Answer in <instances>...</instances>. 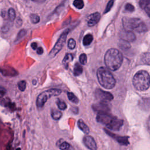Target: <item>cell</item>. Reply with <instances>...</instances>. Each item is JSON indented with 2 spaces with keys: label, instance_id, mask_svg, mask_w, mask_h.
Here are the masks:
<instances>
[{
  "label": "cell",
  "instance_id": "obj_1",
  "mask_svg": "<svg viewBox=\"0 0 150 150\" xmlns=\"http://www.w3.org/2000/svg\"><path fill=\"white\" fill-rule=\"evenodd\" d=\"M122 61V54L117 49H110L105 54L104 62L105 66L112 71L117 70L121 67Z\"/></svg>",
  "mask_w": 150,
  "mask_h": 150
},
{
  "label": "cell",
  "instance_id": "obj_2",
  "mask_svg": "<svg viewBox=\"0 0 150 150\" xmlns=\"http://www.w3.org/2000/svg\"><path fill=\"white\" fill-rule=\"evenodd\" d=\"M96 120L98 122L105 125L108 129L112 131H118L124 124L122 120L118 119L108 112L98 113Z\"/></svg>",
  "mask_w": 150,
  "mask_h": 150
},
{
  "label": "cell",
  "instance_id": "obj_3",
  "mask_svg": "<svg viewBox=\"0 0 150 150\" xmlns=\"http://www.w3.org/2000/svg\"><path fill=\"white\" fill-rule=\"evenodd\" d=\"M97 77L99 83L102 87L107 89H111L115 85V79L111 73L104 67L98 69Z\"/></svg>",
  "mask_w": 150,
  "mask_h": 150
},
{
  "label": "cell",
  "instance_id": "obj_4",
  "mask_svg": "<svg viewBox=\"0 0 150 150\" xmlns=\"http://www.w3.org/2000/svg\"><path fill=\"white\" fill-rule=\"evenodd\" d=\"M135 88L138 91H145L150 86V76L145 70H139L135 73L132 79Z\"/></svg>",
  "mask_w": 150,
  "mask_h": 150
},
{
  "label": "cell",
  "instance_id": "obj_5",
  "mask_svg": "<svg viewBox=\"0 0 150 150\" xmlns=\"http://www.w3.org/2000/svg\"><path fill=\"white\" fill-rule=\"evenodd\" d=\"M122 25L126 30H135L141 33L146 31L147 28L145 24L139 18L124 17L122 18Z\"/></svg>",
  "mask_w": 150,
  "mask_h": 150
},
{
  "label": "cell",
  "instance_id": "obj_6",
  "mask_svg": "<svg viewBox=\"0 0 150 150\" xmlns=\"http://www.w3.org/2000/svg\"><path fill=\"white\" fill-rule=\"evenodd\" d=\"M62 90L57 88H51L41 93L37 97L36 106L39 108H42L47 100L52 96H57L61 94Z\"/></svg>",
  "mask_w": 150,
  "mask_h": 150
},
{
  "label": "cell",
  "instance_id": "obj_7",
  "mask_svg": "<svg viewBox=\"0 0 150 150\" xmlns=\"http://www.w3.org/2000/svg\"><path fill=\"white\" fill-rule=\"evenodd\" d=\"M68 33H69V30L68 29L66 30L64 32H63L62 33V34L60 35V36L58 39L57 42L54 45V47L50 50V52L49 54L50 57H54L62 49V48H63V46L65 43L66 38H67V35Z\"/></svg>",
  "mask_w": 150,
  "mask_h": 150
},
{
  "label": "cell",
  "instance_id": "obj_8",
  "mask_svg": "<svg viewBox=\"0 0 150 150\" xmlns=\"http://www.w3.org/2000/svg\"><path fill=\"white\" fill-rule=\"evenodd\" d=\"M95 96L97 99L100 100V101L105 103L111 101L114 98L111 93L106 91H104L100 88H97L96 90Z\"/></svg>",
  "mask_w": 150,
  "mask_h": 150
},
{
  "label": "cell",
  "instance_id": "obj_9",
  "mask_svg": "<svg viewBox=\"0 0 150 150\" xmlns=\"http://www.w3.org/2000/svg\"><path fill=\"white\" fill-rule=\"evenodd\" d=\"M120 36L121 39L124 40L128 42H134L136 39L135 34L131 30H126L125 29L120 32Z\"/></svg>",
  "mask_w": 150,
  "mask_h": 150
},
{
  "label": "cell",
  "instance_id": "obj_10",
  "mask_svg": "<svg viewBox=\"0 0 150 150\" xmlns=\"http://www.w3.org/2000/svg\"><path fill=\"white\" fill-rule=\"evenodd\" d=\"M93 109L97 113L108 112L110 111L109 107L107 103L100 101V103L94 104L92 105Z\"/></svg>",
  "mask_w": 150,
  "mask_h": 150
},
{
  "label": "cell",
  "instance_id": "obj_11",
  "mask_svg": "<svg viewBox=\"0 0 150 150\" xmlns=\"http://www.w3.org/2000/svg\"><path fill=\"white\" fill-rule=\"evenodd\" d=\"M105 132L108 134L111 137L115 139L119 144L122 145H127L129 144V141H128V137H121V136H118L115 134H114L113 133L111 132L110 131H107V129H104Z\"/></svg>",
  "mask_w": 150,
  "mask_h": 150
},
{
  "label": "cell",
  "instance_id": "obj_12",
  "mask_svg": "<svg viewBox=\"0 0 150 150\" xmlns=\"http://www.w3.org/2000/svg\"><path fill=\"white\" fill-rule=\"evenodd\" d=\"M83 143L90 149L96 150L97 148L96 142L91 136H85L83 138Z\"/></svg>",
  "mask_w": 150,
  "mask_h": 150
},
{
  "label": "cell",
  "instance_id": "obj_13",
  "mask_svg": "<svg viewBox=\"0 0 150 150\" xmlns=\"http://www.w3.org/2000/svg\"><path fill=\"white\" fill-rule=\"evenodd\" d=\"M101 18L98 12H95L88 16L87 19V24L89 26H93L98 22Z\"/></svg>",
  "mask_w": 150,
  "mask_h": 150
},
{
  "label": "cell",
  "instance_id": "obj_14",
  "mask_svg": "<svg viewBox=\"0 0 150 150\" xmlns=\"http://www.w3.org/2000/svg\"><path fill=\"white\" fill-rule=\"evenodd\" d=\"M0 72L6 76H17L18 72L12 67H4L0 68Z\"/></svg>",
  "mask_w": 150,
  "mask_h": 150
},
{
  "label": "cell",
  "instance_id": "obj_15",
  "mask_svg": "<svg viewBox=\"0 0 150 150\" xmlns=\"http://www.w3.org/2000/svg\"><path fill=\"white\" fill-rule=\"evenodd\" d=\"M77 125L79 128L85 134H87L89 133V128L88 126L84 123V122L82 120H79L77 121Z\"/></svg>",
  "mask_w": 150,
  "mask_h": 150
},
{
  "label": "cell",
  "instance_id": "obj_16",
  "mask_svg": "<svg viewBox=\"0 0 150 150\" xmlns=\"http://www.w3.org/2000/svg\"><path fill=\"white\" fill-rule=\"evenodd\" d=\"M83 73V67L82 66L78 63H76L73 69V74L74 76H77L80 75Z\"/></svg>",
  "mask_w": 150,
  "mask_h": 150
},
{
  "label": "cell",
  "instance_id": "obj_17",
  "mask_svg": "<svg viewBox=\"0 0 150 150\" xmlns=\"http://www.w3.org/2000/svg\"><path fill=\"white\" fill-rule=\"evenodd\" d=\"M93 35L91 34H87L84 36L83 39V43L84 46L89 45L93 41Z\"/></svg>",
  "mask_w": 150,
  "mask_h": 150
},
{
  "label": "cell",
  "instance_id": "obj_18",
  "mask_svg": "<svg viewBox=\"0 0 150 150\" xmlns=\"http://www.w3.org/2000/svg\"><path fill=\"white\" fill-rule=\"evenodd\" d=\"M141 60L146 64L150 65V52H146L142 54Z\"/></svg>",
  "mask_w": 150,
  "mask_h": 150
},
{
  "label": "cell",
  "instance_id": "obj_19",
  "mask_svg": "<svg viewBox=\"0 0 150 150\" xmlns=\"http://www.w3.org/2000/svg\"><path fill=\"white\" fill-rule=\"evenodd\" d=\"M51 115L53 119L55 120H59L62 116V113L61 111L57 110H53L51 112Z\"/></svg>",
  "mask_w": 150,
  "mask_h": 150
},
{
  "label": "cell",
  "instance_id": "obj_20",
  "mask_svg": "<svg viewBox=\"0 0 150 150\" xmlns=\"http://www.w3.org/2000/svg\"><path fill=\"white\" fill-rule=\"evenodd\" d=\"M73 59V55L70 53H67L64 59H63V64L64 65V66H67L68 63L69 62H70L71 61H72Z\"/></svg>",
  "mask_w": 150,
  "mask_h": 150
},
{
  "label": "cell",
  "instance_id": "obj_21",
  "mask_svg": "<svg viewBox=\"0 0 150 150\" xmlns=\"http://www.w3.org/2000/svg\"><path fill=\"white\" fill-rule=\"evenodd\" d=\"M67 97L70 101H71L75 104H77L79 101V98L73 93H72L71 92L67 93Z\"/></svg>",
  "mask_w": 150,
  "mask_h": 150
},
{
  "label": "cell",
  "instance_id": "obj_22",
  "mask_svg": "<svg viewBox=\"0 0 150 150\" xmlns=\"http://www.w3.org/2000/svg\"><path fill=\"white\" fill-rule=\"evenodd\" d=\"M119 46L120 48H121L123 50H125L127 49H129L130 47V45L128 42L125 41L124 40L121 39L120 40V42L119 43Z\"/></svg>",
  "mask_w": 150,
  "mask_h": 150
},
{
  "label": "cell",
  "instance_id": "obj_23",
  "mask_svg": "<svg viewBox=\"0 0 150 150\" xmlns=\"http://www.w3.org/2000/svg\"><path fill=\"white\" fill-rule=\"evenodd\" d=\"M8 17L11 21H13L14 19H15L16 13L15 10L12 8H9L8 10Z\"/></svg>",
  "mask_w": 150,
  "mask_h": 150
},
{
  "label": "cell",
  "instance_id": "obj_24",
  "mask_svg": "<svg viewBox=\"0 0 150 150\" xmlns=\"http://www.w3.org/2000/svg\"><path fill=\"white\" fill-rule=\"evenodd\" d=\"M30 19L32 23H37L40 21V17L39 15L35 13H32L30 15Z\"/></svg>",
  "mask_w": 150,
  "mask_h": 150
},
{
  "label": "cell",
  "instance_id": "obj_25",
  "mask_svg": "<svg viewBox=\"0 0 150 150\" xmlns=\"http://www.w3.org/2000/svg\"><path fill=\"white\" fill-rule=\"evenodd\" d=\"M73 5L78 9H82L84 6V2L83 0H74Z\"/></svg>",
  "mask_w": 150,
  "mask_h": 150
},
{
  "label": "cell",
  "instance_id": "obj_26",
  "mask_svg": "<svg viewBox=\"0 0 150 150\" xmlns=\"http://www.w3.org/2000/svg\"><path fill=\"white\" fill-rule=\"evenodd\" d=\"M57 105L58 108L62 110H64L66 109V108H67V105L65 103V102L62 100H57Z\"/></svg>",
  "mask_w": 150,
  "mask_h": 150
},
{
  "label": "cell",
  "instance_id": "obj_27",
  "mask_svg": "<svg viewBox=\"0 0 150 150\" xmlns=\"http://www.w3.org/2000/svg\"><path fill=\"white\" fill-rule=\"evenodd\" d=\"M18 87L21 91H25L26 87V82L25 80H21L19 81L18 83Z\"/></svg>",
  "mask_w": 150,
  "mask_h": 150
},
{
  "label": "cell",
  "instance_id": "obj_28",
  "mask_svg": "<svg viewBox=\"0 0 150 150\" xmlns=\"http://www.w3.org/2000/svg\"><path fill=\"white\" fill-rule=\"evenodd\" d=\"M79 60H80V62L84 65L87 63V56L85 53H82L80 55V57H79Z\"/></svg>",
  "mask_w": 150,
  "mask_h": 150
},
{
  "label": "cell",
  "instance_id": "obj_29",
  "mask_svg": "<svg viewBox=\"0 0 150 150\" xmlns=\"http://www.w3.org/2000/svg\"><path fill=\"white\" fill-rule=\"evenodd\" d=\"M26 30L25 29L21 30L19 32V33H18V34L17 35V37H16L15 42H17V41L21 39H22V38H23V36L26 35Z\"/></svg>",
  "mask_w": 150,
  "mask_h": 150
},
{
  "label": "cell",
  "instance_id": "obj_30",
  "mask_svg": "<svg viewBox=\"0 0 150 150\" xmlns=\"http://www.w3.org/2000/svg\"><path fill=\"white\" fill-rule=\"evenodd\" d=\"M76 41L71 38L69 40H68V43H67V46L70 49H73L75 48V46H76Z\"/></svg>",
  "mask_w": 150,
  "mask_h": 150
},
{
  "label": "cell",
  "instance_id": "obj_31",
  "mask_svg": "<svg viewBox=\"0 0 150 150\" xmlns=\"http://www.w3.org/2000/svg\"><path fill=\"white\" fill-rule=\"evenodd\" d=\"M150 3V0H140L139 5L142 8H145Z\"/></svg>",
  "mask_w": 150,
  "mask_h": 150
},
{
  "label": "cell",
  "instance_id": "obj_32",
  "mask_svg": "<svg viewBox=\"0 0 150 150\" xmlns=\"http://www.w3.org/2000/svg\"><path fill=\"white\" fill-rule=\"evenodd\" d=\"M114 4V0H110L108 1L107 6H106V8H105V9L104 11V13H107L112 8V5Z\"/></svg>",
  "mask_w": 150,
  "mask_h": 150
},
{
  "label": "cell",
  "instance_id": "obj_33",
  "mask_svg": "<svg viewBox=\"0 0 150 150\" xmlns=\"http://www.w3.org/2000/svg\"><path fill=\"white\" fill-rule=\"evenodd\" d=\"M70 148V144L66 142H63L59 145V148L60 149H68Z\"/></svg>",
  "mask_w": 150,
  "mask_h": 150
},
{
  "label": "cell",
  "instance_id": "obj_34",
  "mask_svg": "<svg viewBox=\"0 0 150 150\" xmlns=\"http://www.w3.org/2000/svg\"><path fill=\"white\" fill-rule=\"evenodd\" d=\"M125 9L128 12H133L134 11V6L131 4H127L125 6Z\"/></svg>",
  "mask_w": 150,
  "mask_h": 150
},
{
  "label": "cell",
  "instance_id": "obj_35",
  "mask_svg": "<svg viewBox=\"0 0 150 150\" xmlns=\"http://www.w3.org/2000/svg\"><path fill=\"white\" fill-rule=\"evenodd\" d=\"M36 49H37V50H36L37 51V53L38 54H42L43 53V48L42 47H39Z\"/></svg>",
  "mask_w": 150,
  "mask_h": 150
},
{
  "label": "cell",
  "instance_id": "obj_36",
  "mask_svg": "<svg viewBox=\"0 0 150 150\" xmlns=\"http://www.w3.org/2000/svg\"><path fill=\"white\" fill-rule=\"evenodd\" d=\"M6 91L5 90V88H4L2 87H0V94L1 95H4L6 93Z\"/></svg>",
  "mask_w": 150,
  "mask_h": 150
},
{
  "label": "cell",
  "instance_id": "obj_37",
  "mask_svg": "<svg viewBox=\"0 0 150 150\" xmlns=\"http://www.w3.org/2000/svg\"><path fill=\"white\" fill-rule=\"evenodd\" d=\"M31 47H32V48L33 50H35V49H36L38 48V44L36 42H33L31 44Z\"/></svg>",
  "mask_w": 150,
  "mask_h": 150
},
{
  "label": "cell",
  "instance_id": "obj_38",
  "mask_svg": "<svg viewBox=\"0 0 150 150\" xmlns=\"http://www.w3.org/2000/svg\"><path fill=\"white\" fill-rule=\"evenodd\" d=\"M145 11L146 12V13L148 14V15L149 16L150 18V8L148 7V6H146L145 8Z\"/></svg>",
  "mask_w": 150,
  "mask_h": 150
},
{
  "label": "cell",
  "instance_id": "obj_39",
  "mask_svg": "<svg viewBox=\"0 0 150 150\" xmlns=\"http://www.w3.org/2000/svg\"><path fill=\"white\" fill-rule=\"evenodd\" d=\"M32 1L35 2H37V3H43L46 0H32Z\"/></svg>",
  "mask_w": 150,
  "mask_h": 150
},
{
  "label": "cell",
  "instance_id": "obj_40",
  "mask_svg": "<svg viewBox=\"0 0 150 150\" xmlns=\"http://www.w3.org/2000/svg\"><path fill=\"white\" fill-rule=\"evenodd\" d=\"M147 125H148V128L150 129V117H149V118H148V121H147Z\"/></svg>",
  "mask_w": 150,
  "mask_h": 150
}]
</instances>
